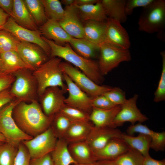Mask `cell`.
<instances>
[{
    "instance_id": "obj_1",
    "label": "cell",
    "mask_w": 165,
    "mask_h": 165,
    "mask_svg": "<svg viewBox=\"0 0 165 165\" xmlns=\"http://www.w3.org/2000/svg\"><path fill=\"white\" fill-rule=\"evenodd\" d=\"M12 115L19 128L33 138L50 127L54 116L45 115L38 101L19 102L13 108Z\"/></svg>"
},
{
    "instance_id": "obj_2",
    "label": "cell",
    "mask_w": 165,
    "mask_h": 165,
    "mask_svg": "<svg viewBox=\"0 0 165 165\" xmlns=\"http://www.w3.org/2000/svg\"><path fill=\"white\" fill-rule=\"evenodd\" d=\"M42 37L50 47V58L58 57L64 59L78 68L97 84L100 85L103 82V76L100 72L97 62L92 59L85 58L78 54L68 43L64 46L60 45L42 36Z\"/></svg>"
},
{
    "instance_id": "obj_3",
    "label": "cell",
    "mask_w": 165,
    "mask_h": 165,
    "mask_svg": "<svg viewBox=\"0 0 165 165\" xmlns=\"http://www.w3.org/2000/svg\"><path fill=\"white\" fill-rule=\"evenodd\" d=\"M61 62L62 59L60 58H50L32 72L38 83V97L46 88L50 87L58 86L65 93L68 91L67 86L64 82Z\"/></svg>"
},
{
    "instance_id": "obj_4",
    "label": "cell",
    "mask_w": 165,
    "mask_h": 165,
    "mask_svg": "<svg viewBox=\"0 0 165 165\" xmlns=\"http://www.w3.org/2000/svg\"><path fill=\"white\" fill-rule=\"evenodd\" d=\"M138 19L139 31L149 34L157 33L159 38L164 40L165 25V1L155 0L143 8Z\"/></svg>"
},
{
    "instance_id": "obj_5",
    "label": "cell",
    "mask_w": 165,
    "mask_h": 165,
    "mask_svg": "<svg viewBox=\"0 0 165 165\" xmlns=\"http://www.w3.org/2000/svg\"><path fill=\"white\" fill-rule=\"evenodd\" d=\"M32 72L23 69L13 74L15 79L9 91L15 99L28 103L38 101V83Z\"/></svg>"
},
{
    "instance_id": "obj_6",
    "label": "cell",
    "mask_w": 165,
    "mask_h": 165,
    "mask_svg": "<svg viewBox=\"0 0 165 165\" xmlns=\"http://www.w3.org/2000/svg\"><path fill=\"white\" fill-rule=\"evenodd\" d=\"M20 101L15 99L0 109V133L7 142L16 147L22 141L33 138L23 132L16 123L12 115L14 107Z\"/></svg>"
},
{
    "instance_id": "obj_7",
    "label": "cell",
    "mask_w": 165,
    "mask_h": 165,
    "mask_svg": "<svg viewBox=\"0 0 165 165\" xmlns=\"http://www.w3.org/2000/svg\"><path fill=\"white\" fill-rule=\"evenodd\" d=\"M99 53L98 64L103 76L117 67L120 63L131 60L129 50L123 49L105 42L99 45Z\"/></svg>"
},
{
    "instance_id": "obj_8",
    "label": "cell",
    "mask_w": 165,
    "mask_h": 165,
    "mask_svg": "<svg viewBox=\"0 0 165 165\" xmlns=\"http://www.w3.org/2000/svg\"><path fill=\"white\" fill-rule=\"evenodd\" d=\"M61 66L66 74L82 90L91 97L103 94L112 87L99 85L81 71L68 63L62 62Z\"/></svg>"
},
{
    "instance_id": "obj_9",
    "label": "cell",
    "mask_w": 165,
    "mask_h": 165,
    "mask_svg": "<svg viewBox=\"0 0 165 165\" xmlns=\"http://www.w3.org/2000/svg\"><path fill=\"white\" fill-rule=\"evenodd\" d=\"M57 139L50 127L32 139L22 142L27 148L32 159L50 153L55 148Z\"/></svg>"
},
{
    "instance_id": "obj_10",
    "label": "cell",
    "mask_w": 165,
    "mask_h": 165,
    "mask_svg": "<svg viewBox=\"0 0 165 165\" xmlns=\"http://www.w3.org/2000/svg\"><path fill=\"white\" fill-rule=\"evenodd\" d=\"M0 30L8 31L14 35L20 41L36 44L44 50L47 55L50 57L51 50L50 46L42 37L40 30H30L17 24L11 16L6 23L0 28Z\"/></svg>"
},
{
    "instance_id": "obj_11",
    "label": "cell",
    "mask_w": 165,
    "mask_h": 165,
    "mask_svg": "<svg viewBox=\"0 0 165 165\" xmlns=\"http://www.w3.org/2000/svg\"><path fill=\"white\" fill-rule=\"evenodd\" d=\"M65 93L59 87L52 86L46 88L38 97L39 104L45 115L52 116L60 112L65 105Z\"/></svg>"
},
{
    "instance_id": "obj_12",
    "label": "cell",
    "mask_w": 165,
    "mask_h": 165,
    "mask_svg": "<svg viewBox=\"0 0 165 165\" xmlns=\"http://www.w3.org/2000/svg\"><path fill=\"white\" fill-rule=\"evenodd\" d=\"M16 51L24 62L33 72L49 60V57L39 46L20 41Z\"/></svg>"
},
{
    "instance_id": "obj_13",
    "label": "cell",
    "mask_w": 165,
    "mask_h": 165,
    "mask_svg": "<svg viewBox=\"0 0 165 165\" xmlns=\"http://www.w3.org/2000/svg\"><path fill=\"white\" fill-rule=\"evenodd\" d=\"M63 73L64 80L68 92V96L64 101L65 104L90 114L93 108L92 97L82 90L68 75Z\"/></svg>"
},
{
    "instance_id": "obj_14",
    "label": "cell",
    "mask_w": 165,
    "mask_h": 165,
    "mask_svg": "<svg viewBox=\"0 0 165 165\" xmlns=\"http://www.w3.org/2000/svg\"><path fill=\"white\" fill-rule=\"evenodd\" d=\"M138 98V95L135 94L127 99L125 103L121 105V108L114 120V124L116 128L122 125L126 122H130L131 125H133L137 122L142 123L148 119V118L141 112L137 107Z\"/></svg>"
},
{
    "instance_id": "obj_15",
    "label": "cell",
    "mask_w": 165,
    "mask_h": 165,
    "mask_svg": "<svg viewBox=\"0 0 165 165\" xmlns=\"http://www.w3.org/2000/svg\"><path fill=\"white\" fill-rule=\"evenodd\" d=\"M105 42L120 48L129 50L131 43L128 34L121 23L107 18L105 21Z\"/></svg>"
},
{
    "instance_id": "obj_16",
    "label": "cell",
    "mask_w": 165,
    "mask_h": 165,
    "mask_svg": "<svg viewBox=\"0 0 165 165\" xmlns=\"http://www.w3.org/2000/svg\"><path fill=\"white\" fill-rule=\"evenodd\" d=\"M63 17L59 21V24L66 32L73 38L84 37L83 23L74 5L65 6Z\"/></svg>"
},
{
    "instance_id": "obj_17",
    "label": "cell",
    "mask_w": 165,
    "mask_h": 165,
    "mask_svg": "<svg viewBox=\"0 0 165 165\" xmlns=\"http://www.w3.org/2000/svg\"><path fill=\"white\" fill-rule=\"evenodd\" d=\"M122 133L116 128L93 126L86 141L94 153L104 147L112 139L121 137Z\"/></svg>"
},
{
    "instance_id": "obj_18",
    "label": "cell",
    "mask_w": 165,
    "mask_h": 165,
    "mask_svg": "<svg viewBox=\"0 0 165 165\" xmlns=\"http://www.w3.org/2000/svg\"><path fill=\"white\" fill-rule=\"evenodd\" d=\"M130 147L121 137L111 139L94 154L98 160H113L127 152Z\"/></svg>"
},
{
    "instance_id": "obj_19",
    "label": "cell",
    "mask_w": 165,
    "mask_h": 165,
    "mask_svg": "<svg viewBox=\"0 0 165 165\" xmlns=\"http://www.w3.org/2000/svg\"><path fill=\"white\" fill-rule=\"evenodd\" d=\"M39 29L43 36L60 45H64L72 38L61 26L58 21L54 20L47 19L44 24L40 26Z\"/></svg>"
},
{
    "instance_id": "obj_20",
    "label": "cell",
    "mask_w": 165,
    "mask_h": 165,
    "mask_svg": "<svg viewBox=\"0 0 165 165\" xmlns=\"http://www.w3.org/2000/svg\"><path fill=\"white\" fill-rule=\"evenodd\" d=\"M117 105L109 109H101L93 107L90 114L89 120L96 127H116L114 120L121 108Z\"/></svg>"
},
{
    "instance_id": "obj_21",
    "label": "cell",
    "mask_w": 165,
    "mask_h": 165,
    "mask_svg": "<svg viewBox=\"0 0 165 165\" xmlns=\"http://www.w3.org/2000/svg\"><path fill=\"white\" fill-rule=\"evenodd\" d=\"M19 25L34 31L39 30L23 0H14L13 6L11 16Z\"/></svg>"
},
{
    "instance_id": "obj_22",
    "label": "cell",
    "mask_w": 165,
    "mask_h": 165,
    "mask_svg": "<svg viewBox=\"0 0 165 165\" xmlns=\"http://www.w3.org/2000/svg\"><path fill=\"white\" fill-rule=\"evenodd\" d=\"M68 148L77 163L92 164L97 161L94 152L86 141L69 143Z\"/></svg>"
},
{
    "instance_id": "obj_23",
    "label": "cell",
    "mask_w": 165,
    "mask_h": 165,
    "mask_svg": "<svg viewBox=\"0 0 165 165\" xmlns=\"http://www.w3.org/2000/svg\"><path fill=\"white\" fill-rule=\"evenodd\" d=\"M83 23L84 38L99 45L104 42L105 21L89 20Z\"/></svg>"
},
{
    "instance_id": "obj_24",
    "label": "cell",
    "mask_w": 165,
    "mask_h": 165,
    "mask_svg": "<svg viewBox=\"0 0 165 165\" xmlns=\"http://www.w3.org/2000/svg\"><path fill=\"white\" fill-rule=\"evenodd\" d=\"M94 125L88 122H72L63 138L68 144L86 141Z\"/></svg>"
},
{
    "instance_id": "obj_25",
    "label": "cell",
    "mask_w": 165,
    "mask_h": 165,
    "mask_svg": "<svg viewBox=\"0 0 165 165\" xmlns=\"http://www.w3.org/2000/svg\"><path fill=\"white\" fill-rule=\"evenodd\" d=\"M74 5L76 6L83 23L89 20L104 21L108 18L101 0L94 4L84 6Z\"/></svg>"
},
{
    "instance_id": "obj_26",
    "label": "cell",
    "mask_w": 165,
    "mask_h": 165,
    "mask_svg": "<svg viewBox=\"0 0 165 165\" xmlns=\"http://www.w3.org/2000/svg\"><path fill=\"white\" fill-rule=\"evenodd\" d=\"M0 56L2 63L3 72L13 74L22 69L30 70L29 67L24 62L16 51L1 53Z\"/></svg>"
},
{
    "instance_id": "obj_27",
    "label": "cell",
    "mask_w": 165,
    "mask_h": 165,
    "mask_svg": "<svg viewBox=\"0 0 165 165\" xmlns=\"http://www.w3.org/2000/svg\"><path fill=\"white\" fill-rule=\"evenodd\" d=\"M127 134L133 135L134 134H143L149 136L151 139V147L157 148L162 146L165 142V132H157L149 129L147 126L138 123L131 125L127 130Z\"/></svg>"
},
{
    "instance_id": "obj_28",
    "label": "cell",
    "mask_w": 165,
    "mask_h": 165,
    "mask_svg": "<svg viewBox=\"0 0 165 165\" xmlns=\"http://www.w3.org/2000/svg\"><path fill=\"white\" fill-rule=\"evenodd\" d=\"M126 0H102L101 2L108 18L120 23L125 22L127 16L125 12Z\"/></svg>"
},
{
    "instance_id": "obj_29",
    "label": "cell",
    "mask_w": 165,
    "mask_h": 165,
    "mask_svg": "<svg viewBox=\"0 0 165 165\" xmlns=\"http://www.w3.org/2000/svg\"><path fill=\"white\" fill-rule=\"evenodd\" d=\"M68 43L76 53L87 59H92L96 58L99 52V45L84 38H77L72 37Z\"/></svg>"
},
{
    "instance_id": "obj_30",
    "label": "cell",
    "mask_w": 165,
    "mask_h": 165,
    "mask_svg": "<svg viewBox=\"0 0 165 165\" xmlns=\"http://www.w3.org/2000/svg\"><path fill=\"white\" fill-rule=\"evenodd\" d=\"M121 137L130 148L136 150L144 157L149 155L151 139L149 136L139 134L134 136L122 133Z\"/></svg>"
},
{
    "instance_id": "obj_31",
    "label": "cell",
    "mask_w": 165,
    "mask_h": 165,
    "mask_svg": "<svg viewBox=\"0 0 165 165\" xmlns=\"http://www.w3.org/2000/svg\"><path fill=\"white\" fill-rule=\"evenodd\" d=\"M68 144L64 139H58L55 148L50 153L54 165L77 163L69 152Z\"/></svg>"
},
{
    "instance_id": "obj_32",
    "label": "cell",
    "mask_w": 165,
    "mask_h": 165,
    "mask_svg": "<svg viewBox=\"0 0 165 165\" xmlns=\"http://www.w3.org/2000/svg\"><path fill=\"white\" fill-rule=\"evenodd\" d=\"M38 26H40L47 20L41 0H23Z\"/></svg>"
},
{
    "instance_id": "obj_33",
    "label": "cell",
    "mask_w": 165,
    "mask_h": 165,
    "mask_svg": "<svg viewBox=\"0 0 165 165\" xmlns=\"http://www.w3.org/2000/svg\"><path fill=\"white\" fill-rule=\"evenodd\" d=\"M47 19L58 21L63 16L64 9L58 0H41Z\"/></svg>"
},
{
    "instance_id": "obj_34",
    "label": "cell",
    "mask_w": 165,
    "mask_h": 165,
    "mask_svg": "<svg viewBox=\"0 0 165 165\" xmlns=\"http://www.w3.org/2000/svg\"><path fill=\"white\" fill-rule=\"evenodd\" d=\"M144 158L138 151L130 148L126 152L112 161L116 165H142Z\"/></svg>"
},
{
    "instance_id": "obj_35",
    "label": "cell",
    "mask_w": 165,
    "mask_h": 165,
    "mask_svg": "<svg viewBox=\"0 0 165 165\" xmlns=\"http://www.w3.org/2000/svg\"><path fill=\"white\" fill-rule=\"evenodd\" d=\"M72 122L68 118L59 112L54 115L50 127L58 139L63 138Z\"/></svg>"
},
{
    "instance_id": "obj_36",
    "label": "cell",
    "mask_w": 165,
    "mask_h": 165,
    "mask_svg": "<svg viewBox=\"0 0 165 165\" xmlns=\"http://www.w3.org/2000/svg\"><path fill=\"white\" fill-rule=\"evenodd\" d=\"M20 41L10 32L0 30V53L16 51Z\"/></svg>"
},
{
    "instance_id": "obj_37",
    "label": "cell",
    "mask_w": 165,
    "mask_h": 165,
    "mask_svg": "<svg viewBox=\"0 0 165 165\" xmlns=\"http://www.w3.org/2000/svg\"><path fill=\"white\" fill-rule=\"evenodd\" d=\"M18 147L7 142L0 145V165H13Z\"/></svg>"
},
{
    "instance_id": "obj_38",
    "label": "cell",
    "mask_w": 165,
    "mask_h": 165,
    "mask_svg": "<svg viewBox=\"0 0 165 165\" xmlns=\"http://www.w3.org/2000/svg\"><path fill=\"white\" fill-rule=\"evenodd\" d=\"M72 122L90 121V114L82 110L66 104L60 112Z\"/></svg>"
},
{
    "instance_id": "obj_39",
    "label": "cell",
    "mask_w": 165,
    "mask_h": 165,
    "mask_svg": "<svg viewBox=\"0 0 165 165\" xmlns=\"http://www.w3.org/2000/svg\"><path fill=\"white\" fill-rule=\"evenodd\" d=\"M162 58V69L157 88L154 93V101L159 102L165 100V52L160 53Z\"/></svg>"
},
{
    "instance_id": "obj_40",
    "label": "cell",
    "mask_w": 165,
    "mask_h": 165,
    "mask_svg": "<svg viewBox=\"0 0 165 165\" xmlns=\"http://www.w3.org/2000/svg\"><path fill=\"white\" fill-rule=\"evenodd\" d=\"M115 105H122L126 101L124 92L119 87L112 88L103 94Z\"/></svg>"
},
{
    "instance_id": "obj_41",
    "label": "cell",
    "mask_w": 165,
    "mask_h": 165,
    "mask_svg": "<svg viewBox=\"0 0 165 165\" xmlns=\"http://www.w3.org/2000/svg\"><path fill=\"white\" fill-rule=\"evenodd\" d=\"M31 159L27 148L22 142H21L18 146L13 165H30Z\"/></svg>"
},
{
    "instance_id": "obj_42",
    "label": "cell",
    "mask_w": 165,
    "mask_h": 165,
    "mask_svg": "<svg viewBox=\"0 0 165 165\" xmlns=\"http://www.w3.org/2000/svg\"><path fill=\"white\" fill-rule=\"evenodd\" d=\"M155 0H127L125 6V12L127 16L132 14L134 9L138 7L145 8Z\"/></svg>"
},
{
    "instance_id": "obj_43",
    "label": "cell",
    "mask_w": 165,
    "mask_h": 165,
    "mask_svg": "<svg viewBox=\"0 0 165 165\" xmlns=\"http://www.w3.org/2000/svg\"><path fill=\"white\" fill-rule=\"evenodd\" d=\"M92 98L93 108L106 109H111L116 106L103 94L92 97Z\"/></svg>"
},
{
    "instance_id": "obj_44",
    "label": "cell",
    "mask_w": 165,
    "mask_h": 165,
    "mask_svg": "<svg viewBox=\"0 0 165 165\" xmlns=\"http://www.w3.org/2000/svg\"><path fill=\"white\" fill-rule=\"evenodd\" d=\"M15 79V77L13 74L0 73V92L10 88Z\"/></svg>"
},
{
    "instance_id": "obj_45",
    "label": "cell",
    "mask_w": 165,
    "mask_h": 165,
    "mask_svg": "<svg viewBox=\"0 0 165 165\" xmlns=\"http://www.w3.org/2000/svg\"><path fill=\"white\" fill-rule=\"evenodd\" d=\"M30 165H54L50 153L42 156L31 159Z\"/></svg>"
},
{
    "instance_id": "obj_46",
    "label": "cell",
    "mask_w": 165,
    "mask_h": 165,
    "mask_svg": "<svg viewBox=\"0 0 165 165\" xmlns=\"http://www.w3.org/2000/svg\"><path fill=\"white\" fill-rule=\"evenodd\" d=\"M10 88L0 92V109L4 105L15 99L10 92Z\"/></svg>"
},
{
    "instance_id": "obj_47",
    "label": "cell",
    "mask_w": 165,
    "mask_h": 165,
    "mask_svg": "<svg viewBox=\"0 0 165 165\" xmlns=\"http://www.w3.org/2000/svg\"><path fill=\"white\" fill-rule=\"evenodd\" d=\"M14 0H0V8L11 16L13 6Z\"/></svg>"
},
{
    "instance_id": "obj_48",
    "label": "cell",
    "mask_w": 165,
    "mask_h": 165,
    "mask_svg": "<svg viewBox=\"0 0 165 165\" xmlns=\"http://www.w3.org/2000/svg\"><path fill=\"white\" fill-rule=\"evenodd\" d=\"M142 165H165V160H155L149 155L144 157Z\"/></svg>"
},
{
    "instance_id": "obj_49",
    "label": "cell",
    "mask_w": 165,
    "mask_h": 165,
    "mask_svg": "<svg viewBox=\"0 0 165 165\" xmlns=\"http://www.w3.org/2000/svg\"><path fill=\"white\" fill-rule=\"evenodd\" d=\"M99 0H75L74 4L78 6H84L95 4Z\"/></svg>"
},
{
    "instance_id": "obj_50",
    "label": "cell",
    "mask_w": 165,
    "mask_h": 165,
    "mask_svg": "<svg viewBox=\"0 0 165 165\" xmlns=\"http://www.w3.org/2000/svg\"><path fill=\"white\" fill-rule=\"evenodd\" d=\"M10 16L9 14L0 8V28L6 23Z\"/></svg>"
},
{
    "instance_id": "obj_51",
    "label": "cell",
    "mask_w": 165,
    "mask_h": 165,
    "mask_svg": "<svg viewBox=\"0 0 165 165\" xmlns=\"http://www.w3.org/2000/svg\"><path fill=\"white\" fill-rule=\"evenodd\" d=\"M95 164L96 165H116L110 160H98Z\"/></svg>"
},
{
    "instance_id": "obj_52",
    "label": "cell",
    "mask_w": 165,
    "mask_h": 165,
    "mask_svg": "<svg viewBox=\"0 0 165 165\" xmlns=\"http://www.w3.org/2000/svg\"><path fill=\"white\" fill-rule=\"evenodd\" d=\"M75 0H62L61 2L65 6H70L74 4Z\"/></svg>"
},
{
    "instance_id": "obj_53",
    "label": "cell",
    "mask_w": 165,
    "mask_h": 165,
    "mask_svg": "<svg viewBox=\"0 0 165 165\" xmlns=\"http://www.w3.org/2000/svg\"><path fill=\"white\" fill-rule=\"evenodd\" d=\"M0 141L5 142L6 140L4 137L0 133Z\"/></svg>"
},
{
    "instance_id": "obj_54",
    "label": "cell",
    "mask_w": 165,
    "mask_h": 165,
    "mask_svg": "<svg viewBox=\"0 0 165 165\" xmlns=\"http://www.w3.org/2000/svg\"><path fill=\"white\" fill-rule=\"evenodd\" d=\"M71 165H96L95 163L92 164H79V163H75L72 164Z\"/></svg>"
},
{
    "instance_id": "obj_55",
    "label": "cell",
    "mask_w": 165,
    "mask_h": 165,
    "mask_svg": "<svg viewBox=\"0 0 165 165\" xmlns=\"http://www.w3.org/2000/svg\"><path fill=\"white\" fill-rule=\"evenodd\" d=\"M2 72V63L0 56V73Z\"/></svg>"
},
{
    "instance_id": "obj_56",
    "label": "cell",
    "mask_w": 165,
    "mask_h": 165,
    "mask_svg": "<svg viewBox=\"0 0 165 165\" xmlns=\"http://www.w3.org/2000/svg\"><path fill=\"white\" fill-rule=\"evenodd\" d=\"M4 142L0 141V145L2 144Z\"/></svg>"
}]
</instances>
